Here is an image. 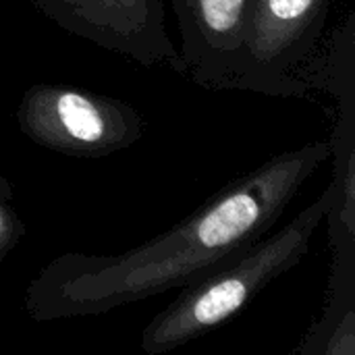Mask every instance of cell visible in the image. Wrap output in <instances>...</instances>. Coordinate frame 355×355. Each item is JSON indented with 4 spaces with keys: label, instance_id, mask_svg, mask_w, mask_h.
I'll use <instances>...</instances> for the list:
<instances>
[{
    "label": "cell",
    "instance_id": "obj_6",
    "mask_svg": "<svg viewBox=\"0 0 355 355\" xmlns=\"http://www.w3.org/2000/svg\"><path fill=\"white\" fill-rule=\"evenodd\" d=\"M256 0H173L181 75L206 89H237Z\"/></svg>",
    "mask_w": 355,
    "mask_h": 355
},
{
    "label": "cell",
    "instance_id": "obj_7",
    "mask_svg": "<svg viewBox=\"0 0 355 355\" xmlns=\"http://www.w3.org/2000/svg\"><path fill=\"white\" fill-rule=\"evenodd\" d=\"M25 233L27 227L21 214L17 212L12 185L0 168V264L23 241Z\"/></svg>",
    "mask_w": 355,
    "mask_h": 355
},
{
    "label": "cell",
    "instance_id": "obj_1",
    "mask_svg": "<svg viewBox=\"0 0 355 355\" xmlns=\"http://www.w3.org/2000/svg\"><path fill=\"white\" fill-rule=\"evenodd\" d=\"M331 152V139H320L277 154L173 229L123 254L52 258L25 289L27 316L35 322L96 316L193 283L275 229Z\"/></svg>",
    "mask_w": 355,
    "mask_h": 355
},
{
    "label": "cell",
    "instance_id": "obj_3",
    "mask_svg": "<svg viewBox=\"0 0 355 355\" xmlns=\"http://www.w3.org/2000/svg\"><path fill=\"white\" fill-rule=\"evenodd\" d=\"M17 125L33 144L75 158L127 150L146 131V119L133 104L64 83L27 87L17 106Z\"/></svg>",
    "mask_w": 355,
    "mask_h": 355
},
{
    "label": "cell",
    "instance_id": "obj_2",
    "mask_svg": "<svg viewBox=\"0 0 355 355\" xmlns=\"http://www.w3.org/2000/svg\"><path fill=\"white\" fill-rule=\"evenodd\" d=\"M331 187L287 225L268 231L233 258L179 289L177 300L156 314L141 333L146 355L173 352L223 324L245 310L275 279L297 266L324 223Z\"/></svg>",
    "mask_w": 355,
    "mask_h": 355
},
{
    "label": "cell",
    "instance_id": "obj_4",
    "mask_svg": "<svg viewBox=\"0 0 355 355\" xmlns=\"http://www.w3.org/2000/svg\"><path fill=\"white\" fill-rule=\"evenodd\" d=\"M333 0H256L243 56L239 92L306 98L300 71L327 33Z\"/></svg>",
    "mask_w": 355,
    "mask_h": 355
},
{
    "label": "cell",
    "instance_id": "obj_5",
    "mask_svg": "<svg viewBox=\"0 0 355 355\" xmlns=\"http://www.w3.org/2000/svg\"><path fill=\"white\" fill-rule=\"evenodd\" d=\"M64 31L144 67L168 64L181 73V56L166 29L162 0H33Z\"/></svg>",
    "mask_w": 355,
    "mask_h": 355
}]
</instances>
